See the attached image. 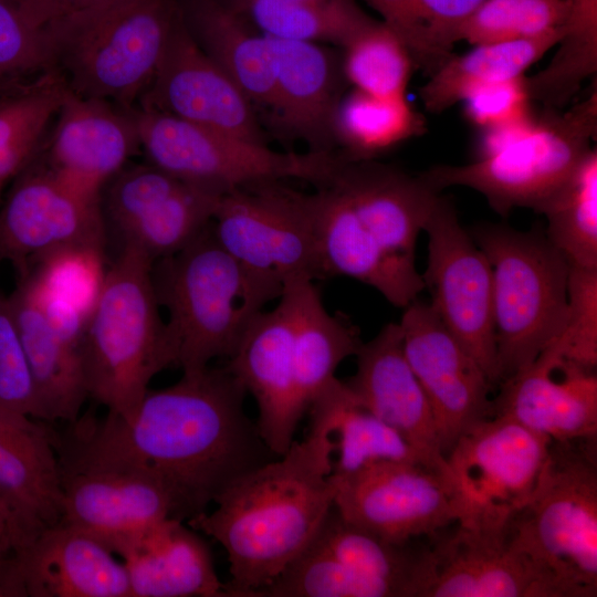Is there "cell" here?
Wrapping results in <instances>:
<instances>
[{
	"instance_id": "9c48e42d",
	"label": "cell",
	"mask_w": 597,
	"mask_h": 597,
	"mask_svg": "<svg viewBox=\"0 0 597 597\" xmlns=\"http://www.w3.org/2000/svg\"><path fill=\"white\" fill-rule=\"evenodd\" d=\"M139 145L149 164L222 192L263 181L300 179L316 185L334 150L283 153L265 143L213 130L165 112L133 108Z\"/></svg>"
},
{
	"instance_id": "484cf974",
	"label": "cell",
	"mask_w": 597,
	"mask_h": 597,
	"mask_svg": "<svg viewBox=\"0 0 597 597\" xmlns=\"http://www.w3.org/2000/svg\"><path fill=\"white\" fill-rule=\"evenodd\" d=\"M18 552L28 597H132L124 562L66 523L44 528Z\"/></svg>"
},
{
	"instance_id": "4316f807",
	"label": "cell",
	"mask_w": 597,
	"mask_h": 597,
	"mask_svg": "<svg viewBox=\"0 0 597 597\" xmlns=\"http://www.w3.org/2000/svg\"><path fill=\"white\" fill-rule=\"evenodd\" d=\"M57 442L49 422L0 409V494L33 537L62 519Z\"/></svg>"
},
{
	"instance_id": "ab89813d",
	"label": "cell",
	"mask_w": 597,
	"mask_h": 597,
	"mask_svg": "<svg viewBox=\"0 0 597 597\" xmlns=\"http://www.w3.org/2000/svg\"><path fill=\"white\" fill-rule=\"evenodd\" d=\"M342 49L343 73L355 90L406 96L415 65L404 43L385 23L370 18Z\"/></svg>"
},
{
	"instance_id": "1f68e13d",
	"label": "cell",
	"mask_w": 597,
	"mask_h": 597,
	"mask_svg": "<svg viewBox=\"0 0 597 597\" xmlns=\"http://www.w3.org/2000/svg\"><path fill=\"white\" fill-rule=\"evenodd\" d=\"M563 34L564 31H554L531 39L476 44L464 54H452L420 88L426 109L444 112L478 87L524 76L533 63L558 44Z\"/></svg>"
},
{
	"instance_id": "d4e9b609",
	"label": "cell",
	"mask_w": 597,
	"mask_h": 597,
	"mask_svg": "<svg viewBox=\"0 0 597 597\" xmlns=\"http://www.w3.org/2000/svg\"><path fill=\"white\" fill-rule=\"evenodd\" d=\"M315 188L311 195L325 277L355 279L400 308L417 300L425 282L416 261L388 252L335 189Z\"/></svg>"
},
{
	"instance_id": "30bf717a",
	"label": "cell",
	"mask_w": 597,
	"mask_h": 597,
	"mask_svg": "<svg viewBox=\"0 0 597 597\" xmlns=\"http://www.w3.org/2000/svg\"><path fill=\"white\" fill-rule=\"evenodd\" d=\"M213 237L252 272L283 289L301 280H325L312 195L281 181L226 192L211 221Z\"/></svg>"
},
{
	"instance_id": "816d5d0a",
	"label": "cell",
	"mask_w": 597,
	"mask_h": 597,
	"mask_svg": "<svg viewBox=\"0 0 597 597\" xmlns=\"http://www.w3.org/2000/svg\"><path fill=\"white\" fill-rule=\"evenodd\" d=\"M24 15L39 28H46L76 13L114 0H15Z\"/></svg>"
},
{
	"instance_id": "ac0fdd59",
	"label": "cell",
	"mask_w": 597,
	"mask_h": 597,
	"mask_svg": "<svg viewBox=\"0 0 597 597\" xmlns=\"http://www.w3.org/2000/svg\"><path fill=\"white\" fill-rule=\"evenodd\" d=\"M226 366L254 398L264 442L277 457L284 454L306 413L295 378L292 304L284 291L272 310L256 316Z\"/></svg>"
},
{
	"instance_id": "f546056e",
	"label": "cell",
	"mask_w": 597,
	"mask_h": 597,
	"mask_svg": "<svg viewBox=\"0 0 597 597\" xmlns=\"http://www.w3.org/2000/svg\"><path fill=\"white\" fill-rule=\"evenodd\" d=\"M9 300L46 422L76 421L88 398L81 347L52 327L23 280Z\"/></svg>"
},
{
	"instance_id": "3957f363",
	"label": "cell",
	"mask_w": 597,
	"mask_h": 597,
	"mask_svg": "<svg viewBox=\"0 0 597 597\" xmlns=\"http://www.w3.org/2000/svg\"><path fill=\"white\" fill-rule=\"evenodd\" d=\"M174 364L182 373L230 358L245 332L284 289L245 268L216 240L210 226L192 242L153 264Z\"/></svg>"
},
{
	"instance_id": "f35d334b",
	"label": "cell",
	"mask_w": 597,
	"mask_h": 597,
	"mask_svg": "<svg viewBox=\"0 0 597 597\" xmlns=\"http://www.w3.org/2000/svg\"><path fill=\"white\" fill-rule=\"evenodd\" d=\"M312 543L345 566L390 585L398 597H411L418 554L411 542L381 538L348 522L333 505Z\"/></svg>"
},
{
	"instance_id": "7a4b0ae2",
	"label": "cell",
	"mask_w": 597,
	"mask_h": 597,
	"mask_svg": "<svg viewBox=\"0 0 597 597\" xmlns=\"http://www.w3.org/2000/svg\"><path fill=\"white\" fill-rule=\"evenodd\" d=\"M301 441L248 472L186 523L226 551L231 579L224 597H250L270 584L313 541L334 505L331 478L335 404L327 390L310 405Z\"/></svg>"
},
{
	"instance_id": "44dd1931",
	"label": "cell",
	"mask_w": 597,
	"mask_h": 597,
	"mask_svg": "<svg viewBox=\"0 0 597 597\" xmlns=\"http://www.w3.org/2000/svg\"><path fill=\"white\" fill-rule=\"evenodd\" d=\"M61 468V467H60ZM60 522L86 532L116 552L171 517L165 489L142 472L114 467L61 469Z\"/></svg>"
},
{
	"instance_id": "d6a6232c",
	"label": "cell",
	"mask_w": 597,
	"mask_h": 597,
	"mask_svg": "<svg viewBox=\"0 0 597 597\" xmlns=\"http://www.w3.org/2000/svg\"><path fill=\"white\" fill-rule=\"evenodd\" d=\"M69 91L54 69L0 92V191L41 155Z\"/></svg>"
},
{
	"instance_id": "11a10c76",
	"label": "cell",
	"mask_w": 597,
	"mask_h": 597,
	"mask_svg": "<svg viewBox=\"0 0 597 597\" xmlns=\"http://www.w3.org/2000/svg\"><path fill=\"white\" fill-rule=\"evenodd\" d=\"M577 13L593 15L597 13V0H569Z\"/></svg>"
},
{
	"instance_id": "f907efd6",
	"label": "cell",
	"mask_w": 597,
	"mask_h": 597,
	"mask_svg": "<svg viewBox=\"0 0 597 597\" xmlns=\"http://www.w3.org/2000/svg\"><path fill=\"white\" fill-rule=\"evenodd\" d=\"M485 0H416L422 19L438 46L448 54L460 27Z\"/></svg>"
},
{
	"instance_id": "5b68a950",
	"label": "cell",
	"mask_w": 597,
	"mask_h": 597,
	"mask_svg": "<svg viewBox=\"0 0 597 597\" xmlns=\"http://www.w3.org/2000/svg\"><path fill=\"white\" fill-rule=\"evenodd\" d=\"M153 264L142 249L124 242L105 271L83 337L88 398L119 418L136 408L155 375L175 365L159 313Z\"/></svg>"
},
{
	"instance_id": "7bdbcfd3",
	"label": "cell",
	"mask_w": 597,
	"mask_h": 597,
	"mask_svg": "<svg viewBox=\"0 0 597 597\" xmlns=\"http://www.w3.org/2000/svg\"><path fill=\"white\" fill-rule=\"evenodd\" d=\"M105 271L102 250L73 247L40 256L22 275L40 293L77 310L88 318Z\"/></svg>"
},
{
	"instance_id": "277c9868",
	"label": "cell",
	"mask_w": 597,
	"mask_h": 597,
	"mask_svg": "<svg viewBox=\"0 0 597 597\" xmlns=\"http://www.w3.org/2000/svg\"><path fill=\"white\" fill-rule=\"evenodd\" d=\"M596 441H551L532 494L502 531L554 597L597 596Z\"/></svg>"
},
{
	"instance_id": "db71d44e",
	"label": "cell",
	"mask_w": 597,
	"mask_h": 597,
	"mask_svg": "<svg viewBox=\"0 0 597 597\" xmlns=\"http://www.w3.org/2000/svg\"><path fill=\"white\" fill-rule=\"evenodd\" d=\"M32 540L33 536L27 530L18 514L0 494V544L13 543L19 551Z\"/></svg>"
},
{
	"instance_id": "7402d4cb",
	"label": "cell",
	"mask_w": 597,
	"mask_h": 597,
	"mask_svg": "<svg viewBox=\"0 0 597 597\" xmlns=\"http://www.w3.org/2000/svg\"><path fill=\"white\" fill-rule=\"evenodd\" d=\"M42 160L73 186L101 196L102 188L140 147L132 109L69 91Z\"/></svg>"
},
{
	"instance_id": "2e32d148",
	"label": "cell",
	"mask_w": 597,
	"mask_h": 597,
	"mask_svg": "<svg viewBox=\"0 0 597 597\" xmlns=\"http://www.w3.org/2000/svg\"><path fill=\"white\" fill-rule=\"evenodd\" d=\"M426 538L418 548L411 597H554L503 532L455 522Z\"/></svg>"
},
{
	"instance_id": "ffe728a7",
	"label": "cell",
	"mask_w": 597,
	"mask_h": 597,
	"mask_svg": "<svg viewBox=\"0 0 597 597\" xmlns=\"http://www.w3.org/2000/svg\"><path fill=\"white\" fill-rule=\"evenodd\" d=\"M499 386L492 416L507 417L551 441L597 437L596 370L564 359L553 345Z\"/></svg>"
},
{
	"instance_id": "836d02e7",
	"label": "cell",
	"mask_w": 597,
	"mask_h": 597,
	"mask_svg": "<svg viewBox=\"0 0 597 597\" xmlns=\"http://www.w3.org/2000/svg\"><path fill=\"white\" fill-rule=\"evenodd\" d=\"M426 130L425 118L406 96H380L353 90L334 114L333 137L349 159H374Z\"/></svg>"
},
{
	"instance_id": "7c38bea8",
	"label": "cell",
	"mask_w": 597,
	"mask_h": 597,
	"mask_svg": "<svg viewBox=\"0 0 597 597\" xmlns=\"http://www.w3.org/2000/svg\"><path fill=\"white\" fill-rule=\"evenodd\" d=\"M423 231L428 263L421 276L431 296L429 303L492 386H499L489 260L460 223L451 201L441 196Z\"/></svg>"
},
{
	"instance_id": "6da1fadb",
	"label": "cell",
	"mask_w": 597,
	"mask_h": 597,
	"mask_svg": "<svg viewBox=\"0 0 597 597\" xmlns=\"http://www.w3.org/2000/svg\"><path fill=\"white\" fill-rule=\"evenodd\" d=\"M247 395L227 366L182 373L169 387L148 389L126 418L107 413L69 423L59 437L60 467L147 474L167 492L171 517L187 522L207 512L241 476L277 457L247 416Z\"/></svg>"
},
{
	"instance_id": "5bb4252c",
	"label": "cell",
	"mask_w": 597,
	"mask_h": 597,
	"mask_svg": "<svg viewBox=\"0 0 597 597\" xmlns=\"http://www.w3.org/2000/svg\"><path fill=\"white\" fill-rule=\"evenodd\" d=\"M104 245L101 196L73 186L39 157L14 178L0 209V266L9 262L22 275L50 252Z\"/></svg>"
},
{
	"instance_id": "f6af8a7d",
	"label": "cell",
	"mask_w": 597,
	"mask_h": 597,
	"mask_svg": "<svg viewBox=\"0 0 597 597\" xmlns=\"http://www.w3.org/2000/svg\"><path fill=\"white\" fill-rule=\"evenodd\" d=\"M568 310L565 326L552 344L561 356L596 370L597 365V269L570 266Z\"/></svg>"
},
{
	"instance_id": "b9f144b4",
	"label": "cell",
	"mask_w": 597,
	"mask_h": 597,
	"mask_svg": "<svg viewBox=\"0 0 597 597\" xmlns=\"http://www.w3.org/2000/svg\"><path fill=\"white\" fill-rule=\"evenodd\" d=\"M570 10L569 0H485L460 27L455 40L476 45L564 31Z\"/></svg>"
},
{
	"instance_id": "f5cc1de1",
	"label": "cell",
	"mask_w": 597,
	"mask_h": 597,
	"mask_svg": "<svg viewBox=\"0 0 597 597\" xmlns=\"http://www.w3.org/2000/svg\"><path fill=\"white\" fill-rule=\"evenodd\" d=\"M0 597H28L18 547L10 542L0 544Z\"/></svg>"
},
{
	"instance_id": "bcb514c9",
	"label": "cell",
	"mask_w": 597,
	"mask_h": 597,
	"mask_svg": "<svg viewBox=\"0 0 597 597\" xmlns=\"http://www.w3.org/2000/svg\"><path fill=\"white\" fill-rule=\"evenodd\" d=\"M0 409L46 421L9 296L0 294Z\"/></svg>"
},
{
	"instance_id": "ba28073f",
	"label": "cell",
	"mask_w": 597,
	"mask_h": 597,
	"mask_svg": "<svg viewBox=\"0 0 597 597\" xmlns=\"http://www.w3.org/2000/svg\"><path fill=\"white\" fill-rule=\"evenodd\" d=\"M545 111L495 153L465 165L433 166L420 176L438 191L471 188L503 217L515 208L536 211L591 149L597 132L596 85L569 109Z\"/></svg>"
},
{
	"instance_id": "74e56055",
	"label": "cell",
	"mask_w": 597,
	"mask_h": 597,
	"mask_svg": "<svg viewBox=\"0 0 597 597\" xmlns=\"http://www.w3.org/2000/svg\"><path fill=\"white\" fill-rule=\"evenodd\" d=\"M224 193L185 180L124 230L123 240L137 245L153 262L175 254L210 226Z\"/></svg>"
},
{
	"instance_id": "cb8c5ba5",
	"label": "cell",
	"mask_w": 597,
	"mask_h": 597,
	"mask_svg": "<svg viewBox=\"0 0 597 597\" xmlns=\"http://www.w3.org/2000/svg\"><path fill=\"white\" fill-rule=\"evenodd\" d=\"M268 39L275 62L270 121L312 151L333 150V119L345 80L342 56L322 43Z\"/></svg>"
},
{
	"instance_id": "8fae6325",
	"label": "cell",
	"mask_w": 597,
	"mask_h": 597,
	"mask_svg": "<svg viewBox=\"0 0 597 597\" xmlns=\"http://www.w3.org/2000/svg\"><path fill=\"white\" fill-rule=\"evenodd\" d=\"M551 440L503 416L463 433L446 457L460 511L458 523L502 532L532 494Z\"/></svg>"
},
{
	"instance_id": "c3c4849f",
	"label": "cell",
	"mask_w": 597,
	"mask_h": 597,
	"mask_svg": "<svg viewBox=\"0 0 597 597\" xmlns=\"http://www.w3.org/2000/svg\"><path fill=\"white\" fill-rule=\"evenodd\" d=\"M524 77L483 85L472 91L462 101L468 119L483 132L534 115Z\"/></svg>"
},
{
	"instance_id": "ee69618b",
	"label": "cell",
	"mask_w": 597,
	"mask_h": 597,
	"mask_svg": "<svg viewBox=\"0 0 597 597\" xmlns=\"http://www.w3.org/2000/svg\"><path fill=\"white\" fill-rule=\"evenodd\" d=\"M54 70L51 41L15 0H0V83H23Z\"/></svg>"
},
{
	"instance_id": "6f0895ef",
	"label": "cell",
	"mask_w": 597,
	"mask_h": 597,
	"mask_svg": "<svg viewBox=\"0 0 597 597\" xmlns=\"http://www.w3.org/2000/svg\"><path fill=\"white\" fill-rule=\"evenodd\" d=\"M297 1H305V2H322L327 0H297Z\"/></svg>"
},
{
	"instance_id": "d590c367",
	"label": "cell",
	"mask_w": 597,
	"mask_h": 597,
	"mask_svg": "<svg viewBox=\"0 0 597 597\" xmlns=\"http://www.w3.org/2000/svg\"><path fill=\"white\" fill-rule=\"evenodd\" d=\"M548 241L570 266L597 269V150L591 148L567 179L537 208Z\"/></svg>"
},
{
	"instance_id": "60d3db41",
	"label": "cell",
	"mask_w": 597,
	"mask_h": 597,
	"mask_svg": "<svg viewBox=\"0 0 597 597\" xmlns=\"http://www.w3.org/2000/svg\"><path fill=\"white\" fill-rule=\"evenodd\" d=\"M250 597H398L388 584L360 574L311 542L270 584Z\"/></svg>"
},
{
	"instance_id": "83f0119b",
	"label": "cell",
	"mask_w": 597,
	"mask_h": 597,
	"mask_svg": "<svg viewBox=\"0 0 597 597\" xmlns=\"http://www.w3.org/2000/svg\"><path fill=\"white\" fill-rule=\"evenodd\" d=\"M116 555L127 568L132 597H224L207 543L182 521L166 519Z\"/></svg>"
},
{
	"instance_id": "8992f818",
	"label": "cell",
	"mask_w": 597,
	"mask_h": 597,
	"mask_svg": "<svg viewBox=\"0 0 597 597\" xmlns=\"http://www.w3.org/2000/svg\"><path fill=\"white\" fill-rule=\"evenodd\" d=\"M179 0H114L44 30L54 69L83 97L135 108L151 83L179 14Z\"/></svg>"
},
{
	"instance_id": "e575fe53",
	"label": "cell",
	"mask_w": 597,
	"mask_h": 597,
	"mask_svg": "<svg viewBox=\"0 0 597 597\" xmlns=\"http://www.w3.org/2000/svg\"><path fill=\"white\" fill-rule=\"evenodd\" d=\"M266 36L343 46L368 17L353 0H231Z\"/></svg>"
},
{
	"instance_id": "f1b7e54d",
	"label": "cell",
	"mask_w": 597,
	"mask_h": 597,
	"mask_svg": "<svg viewBox=\"0 0 597 597\" xmlns=\"http://www.w3.org/2000/svg\"><path fill=\"white\" fill-rule=\"evenodd\" d=\"M182 18L203 52L239 86L254 108L269 111L275 62L268 36L249 30L219 0H179Z\"/></svg>"
},
{
	"instance_id": "4fadbf2b",
	"label": "cell",
	"mask_w": 597,
	"mask_h": 597,
	"mask_svg": "<svg viewBox=\"0 0 597 597\" xmlns=\"http://www.w3.org/2000/svg\"><path fill=\"white\" fill-rule=\"evenodd\" d=\"M331 478L339 514L394 543L429 537L460 519L451 482L423 464L380 461Z\"/></svg>"
},
{
	"instance_id": "7dc6e473",
	"label": "cell",
	"mask_w": 597,
	"mask_h": 597,
	"mask_svg": "<svg viewBox=\"0 0 597 597\" xmlns=\"http://www.w3.org/2000/svg\"><path fill=\"white\" fill-rule=\"evenodd\" d=\"M184 181L151 164L123 168L108 187L105 213L122 233Z\"/></svg>"
},
{
	"instance_id": "e0dca14e",
	"label": "cell",
	"mask_w": 597,
	"mask_h": 597,
	"mask_svg": "<svg viewBox=\"0 0 597 597\" xmlns=\"http://www.w3.org/2000/svg\"><path fill=\"white\" fill-rule=\"evenodd\" d=\"M137 106L265 143L253 104L199 46L181 10L158 70Z\"/></svg>"
},
{
	"instance_id": "681fc988",
	"label": "cell",
	"mask_w": 597,
	"mask_h": 597,
	"mask_svg": "<svg viewBox=\"0 0 597 597\" xmlns=\"http://www.w3.org/2000/svg\"><path fill=\"white\" fill-rule=\"evenodd\" d=\"M404 43L415 67L433 73L452 54L441 50L428 30L416 0H364Z\"/></svg>"
},
{
	"instance_id": "680465c9",
	"label": "cell",
	"mask_w": 597,
	"mask_h": 597,
	"mask_svg": "<svg viewBox=\"0 0 597 597\" xmlns=\"http://www.w3.org/2000/svg\"><path fill=\"white\" fill-rule=\"evenodd\" d=\"M1 192H2V191H0V196H1Z\"/></svg>"
},
{
	"instance_id": "8d00e7d4",
	"label": "cell",
	"mask_w": 597,
	"mask_h": 597,
	"mask_svg": "<svg viewBox=\"0 0 597 597\" xmlns=\"http://www.w3.org/2000/svg\"><path fill=\"white\" fill-rule=\"evenodd\" d=\"M334 436V474H348L375 462L397 461L423 464L444 475L397 430L364 408L339 379L335 386Z\"/></svg>"
},
{
	"instance_id": "52a82bcc",
	"label": "cell",
	"mask_w": 597,
	"mask_h": 597,
	"mask_svg": "<svg viewBox=\"0 0 597 597\" xmlns=\"http://www.w3.org/2000/svg\"><path fill=\"white\" fill-rule=\"evenodd\" d=\"M470 233L492 272L500 385L533 363L562 333L570 265L538 229L482 223Z\"/></svg>"
},
{
	"instance_id": "4dcf8cb0",
	"label": "cell",
	"mask_w": 597,
	"mask_h": 597,
	"mask_svg": "<svg viewBox=\"0 0 597 597\" xmlns=\"http://www.w3.org/2000/svg\"><path fill=\"white\" fill-rule=\"evenodd\" d=\"M293 314V354L297 391L307 409L336 377L339 364L355 356L363 341L359 328L344 313L325 307L313 281L287 284Z\"/></svg>"
},
{
	"instance_id": "9f6ffc18",
	"label": "cell",
	"mask_w": 597,
	"mask_h": 597,
	"mask_svg": "<svg viewBox=\"0 0 597 597\" xmlns=\"http://www.w3.org/2000/svg\"><path fill=\"white\" fill-rule=\"evenodd\" d=\"M8 88H10L9 84L0 83V92L6 91Z\"/></svg>"
},
{
	"instance_id": "603a6c76",
	"label": "cell",
	"mask_w": 597,
	"mask_h": 597,
	"mask_svg": "<svg viewBox=\"0 0 597 597\" xmlns=\"http://www.w3.org/2000/svg\"><path fill=\"white\" fill-rule=\"evenodd\" d=\"M355 356L356 371L345 383L359 404L397 430L452 484L430 404L404 353L399 323H387Z\"/></svg>"
},
{
	"instance_id": "d6986e66",
	"label": "cell",
	"mask_w": 597,
	"mask_h": 597,
	"mask_svg": "<svg viewBox=\"0 0 597 597\" xmlns=\"http://www.w3.org/2000/svg\"><path fill=\"white\" fill-rule=\"evenodd\" d=\"M318 185L335 189L388 252L416 261L417 240L440 198L420 175L337 153Z\"/></svg>"
},
{
	"instance_id": "9a60e30c",
	"label": "cell",
	"mask_w": 597,
	"mask_h": 597,
	"mask_svg": "<svg viewBox=\"0 0 597 597\" xmlns=\"http://www.w3.org/2000/svg\"><path fill=\"white\" fill-rule=\"evenodd\" d=\"M398 323L405 356L428 398L446 458L463 433L492 417L494 387L429 302H411Z\"/></svg>"
}]
</instances>
